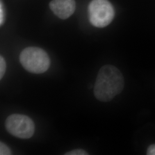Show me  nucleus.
I'll list each match as a JSON object with an SVG mask.
<instances>
[{
	"instance_id": "nucleus-1",
	"label": "nucleus",
	"mask_w": 155,
	"mask_h": 155,
	"mask_svg": "<svg viewBox=\"0 0 155 155\" xmlns=\"http://www.w3.org/2000/svg\"><path fill=\"white\" fill-rule=\"evenodd\" d=\"M124 79L121 72L115 66L105 65L98 72L94 85L95 98L101 102H109L121 93Z\"/></svg>"
},
{
	"instance_id": "nucleus-2",
	"label": "nucleus",
	"mask_w": 155,
	"mask_h": 155,
	"mask_svg": "<svg viewBox=\"0 0 155 155\" xmlns=\"http://www.w3.org/2000/svg\"><path fill=\"white\" fill-rule=\"evenodd\" d=\"M20 61L28 72L37 74L47 71L51 64L49 56L45 50L35 47H29L22 50Z\"/></svg>"
},
{
	"instance_id": "nucleus-3",
	"label": "nucleus",
	"mask_w": 155,
	"mask_h": 155,
	"mask_svg": "<svg viewBox=\"0 0 155 155\" xmlns=\"http://www.w3.org/2000/svg\"><path fill=\"white\" fill-rule=\"evenodd\" d=\"M89 20L97 28H104L110 24L114 10L108 0H93L89 5Z\"/></svg>"
},
{
	"instance_id": "nucleus-4",
	"label": "nucleus",
	"mask_w": 155,
	"mask_h": 155,
	"mask_svg": "<svg viewBox=\"0 0 155 155\" xmlns=\"http://www.w3.org/2000/svg\"><path fill=\"white\" fill-rule=\"evenodd\" d=\"M7 131L12 136L21 139H28L33 136L35 126L29 117L20 114H13L6 120Z\"/></svg>"
},
{
	"instance_id": "nucleus-5",
	"label": "nucleus",
	"mask_w": 155,
	"mask_h": 155,
	"mask_svg": "<svg viewBox=\"0 0 155 155\" xmlns=\"http://www.w3.org/2000/svg\"><path fill=\"white\" fill-rule=\"evenodd\" d=\"M50 8L55 15L61 19L71 16L75 10V0H52Z\"/></svg>"
},
{
	"instance_id": "nucleus-6",
	"label": "nucleus",
	"mask_w": 155,
	"mask_h": 155,
	"mask_svg": "<svg viewBox=\"0 0 155 155\" xmlns=\"http://www.w3.org/2000/svg\"><path fill=\"white\" fill-rule=\"evenodd\" d=\"M6 68V61L4 58L1 56H0V79H2L4 77Z\"/></svg>"
},
{
	"instance_id": "nucleus-7",
	"label": "nucleus",
	"mask_w": 155,
	"mask_h": 155,
	"mask_svg": "<svg viewBox=\"0 0 155 155\" xmlns=\"http://www.w3.org/2000/svg\"><path fill=\"white\" fill-rule=\"evenodd\" d=\"M0 155H12L11 150L4 143L1 142L0 143Z\"/></svg>"
},
{
	"instance_id": "nucleus-8",
	"label": "nucleus",
	"mask_w": 155,
	"mask_h": 155,
	"mask_svg": "<svg viewBox=\"0 0 155 155\" xmlns=\"http://www.w3.org/2000/svg\"><path fill=\"white\" fill-rule=\"evenodd\" d=\"M65 155H87L89 153L85 151L84 150L82 149H77L71 150L70 152H66Z\"/></svg>"
},
{
	"instance_id": "nucleus-9",
	"label": "nucleus",
	"mask_w": 155,
	"mask_h": 155,
	"mask_svg": "<svg viewBox=\"0 0 155 155\" xmlns=\"http://www.w3.org/2000/svg\"><path fill=\"white\" fill-rule=\"evenodd\" d=\"M4 21V8L2 1H1L0 4V24L2 25Z\"/></svg>"
},
{
	"instance_id": "nucleus-10",
	"label": "nucleus",
	"mask_w": 155,
	"mask_h": 155,
	"mask_svg": "<svg viewBox=\"0 0 155 155\" xmlns=\"http://www.w3.org/2000/svg\"><path fill=\"white\" fill-rule=\"evenodd\" d=\"M147 155H155V144H152L148 148Z\"/></svg>"
}]
</instances>
